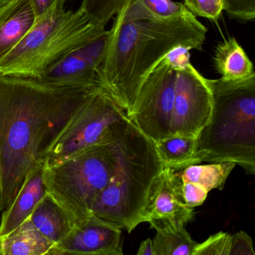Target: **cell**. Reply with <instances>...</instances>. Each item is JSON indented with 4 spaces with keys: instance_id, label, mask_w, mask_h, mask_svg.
<instances>
[{
    "instance_id": "d4e9b609",
    "label": "cell",
    "mask_w": 255,
    "mask_h": 255,
    "mask_svg": "<svg viewBox=\"0 0 255 255\" xmlns=\"http://www.w3.org/2000/svg\"><path fill=\"white\" fill-rule=\"evenodd\" d=\"M224 11L231 18L241 22L254 21L255 0H224Z\"/></svg>"
},
{
    "instance_id": "ac0fdd59",
    "label": "cell",
    "mask_w": 255,
    "mask_h": 255,
    "mask_svg": "<svg viewBox=\"0 0 255 255\" xmlns=\"http://www.w3.org/2000/svg\"><path fill=\"white\" fill-rule=\"evenodd\" d=\"M148 223L156 231L153 240L156 255H192L198 243L184 225L158 219L149 221Z\"/></svg>"
},
{
    "instance_id": "e0dca14e",
    "label": "cell",
    "mask_w": 255,
    "mask_h": 255,
    "mask_svg": "<svg viewBox=\"0 0 255 255\" xmlns=\"http://www.w3.org/2000/svg\"><path fill=\"white\" fill-rule=\"evenodd\" d=\"M54 245L28 219L9 234L0 237V255H49Z\"/></svg>"
},
{
    "instance_id": "52a82bcc",
    "label": "cell",
    "mask_w": 255,
    "mask_h": 255,
    "mask_svg": "<svg viewBox=\"0 0 255 255\" xmlns=\"http://www.w3.org/2000/svg\"><path fill=\"white\" fill-rule=\"evenodd\" d=\"M128 115L102 86L88 95L50 147L44 165H54L100 142Z\"/></svg>"
},
{
    "instance_id": "603a6c76",
    "label": "cell",
    "mask_w": 255,
    "mask_h": 255,
    "mask_svg": "<svg viewBox=\"0 0 255 255\" xmlns=\"http://www.w3.org/2000/svg\"><path fill=\"white\" fill-rule=\"evenodd\" d=\"M189 11L197 17L208 19L218 24L224 11V0H183Z\"/></svg>"
},
{
    "instance_id": "4fadbf2b",
    "label": "cell",
    "mask_w": 255,
    "mask_h": 255,
    "mask_svg": "<svg viewBox=\"0 0 255 255\" xmlns=\"http://www.w3.org/2000/svg\"><path fill=\"white\" fill-rule=\"evenodd\" d=\"M35 20L32 0H10L0 6V61L23 39Z\"/></svg>"
},
{
    "instance_id": "f1b7e54d",
    "label": "cell",
    "mask_w": 255,
    "mask_h": 255,
    "mask_svg": "<svg viewBox=\"0 0 255 255\" xmlns=\"http://www.w3.org/2000/svg\"><path fill=\"white\" fill-rule=\"evenodd\" d=\"M8 1H10V0H0V6H2V5H3L4 4L8 2Z\"/></svg>"
},
{
    "instance_id": "7a4b0ae2",
    "label": "cell",
    "mask_w": 255,
    "mask_h": 255,
    "mask_svg": "<svg viewBox=\"0 0 255 255\" xmlns=\"http://www.w3.org/2000/svg\"><path fill=\"white\" fill-rule=\"evenodd\" d=\"M207 31L190 11L165 21L125 20L119 13L97 71L98 84L128 117L141 86L162 59L178 47L202 50Z\"/></svg>"
},
{
    "instance_id": "44dd1931",
    "label": "cell",
    "mask_w": 255,
    "mask_h": 255,
    "mask_svg": "<svg viewBox=\"0 0 255 255\" xmlns=\"http://www.w3.org/2000/svg\"><path fill=\"white\" fill-rule=\"evenodd\" d=\"M154 143L165 168L177 170L198 164L195 158L196 136L172 135Z\"/></svg>"
},
{
    "instance_id": "9a60e30c",
    "label": "cell",
    "mask_w": 255,
    "mask_h": 255,
    "mask_svg": "<svg viewBox=\"0 0 255 255\" xmlns=\"http://www.w3.org/2000/svg\"><path fill=\"white\" fill-rule=\"evenodd\" d=\"M29 219L54 244L62 241L75 225L68 212L48 192L35 206Z\"/></svg>"
},
{
    "instance_id": "d6986e66",
    "label": "cell",
    "mask_w": 255,
    "mask_h": 255,
    "mask_svg": "<svg viewBox=\"0 0 255 255\" xmlns=\"http://www.w3.org/2000/svg\"><path fill=\"white\" fill-rule=\"evenodd\" d=\"M236 165L235 162H222L206 165L194 164L177 170L164 168L177 180L195 183L210 192L213 189H224L227 179Z\"/></svg>"
},
{
    "instance_id": "8fae6325",
    "label": "cell",
    "mask_w": 255,
    "mask_h": 255,
    "mask_svg": "<svg viewBox=\"0 0 255 255\" xmlns=\"http://www.w3.org/2000/svg\"><path fill=\"white\" fill-rule=\"evenodd\" d=\"M122 255V229L90 214L54 245L49 255Z\"/></svg>"
},
{
    "instance_id": "9c48e42d",
    "label": "cell",
    "mask_w": 255,
    "mask_h": 255,
    "mask_svg": "<svg viewBox=\"0 0 255 255\" xmlns=\"http://www.w3.org/2000/svg\"><path fill=\"white\" fill-rule=\"evenodd\" d=\"M176 69L168 54L143 83L128 119L156 142L171 135Z\"/></svg>"
},
{
    "instance_id": "83f0119b",
    "label": "cell",
    "mask_w": 255,
    "mask_h": 255,
    "mask_svg": "<svg viewBox=\"0 0 255 255\" xmlns=\"http://www.w3.org/2000/svg\"><path fill=\"white\" fill-rule=\"evenodd\" d=\"M137 255H156L153 246V240L150 238L147 239L141 242L138 248Z\"/></svg>"
},
{
    "instance_id": "8992f818",
    "label": "cell",
    "mask_w": 255,
    "mask_h": 255,
    "mask_svg": "<svg viewBox=\"0 0 255 255\" xmlns=\"http://www.w3.org/2000/svg\"><path fill=\"white\" fill-rule=\"evenodd\" d=\"M61 1L35 20L17 46L0 61V75L37 79L68 53L107 32L92 24L80 8Z\"/></svg>"
},
{
    "instance_id": "277c9868",
    "label": "cell",
    "mask_w": 255,
    "mask_h": 255,
    "mask_svg": "<svg viewBox=\"0 0 255 255\" xmlns=\"http://www.w3.org/2000/svg\"><path fill=\"white\" fill-rule=\"evenodd\" d=\"M164 165L154 141L127 121L119 163L90 214L130 234L139 224Z\"/></svg>"
},
{
    "instance_id": "2e32d148",
    "label": "cell",
    "mask_w": 255,
    "mask_h": 255,
    "mask_svg": "<svg viewBox=\"0 0 255 255\" xmlns=\"http://www.w3.org/2000/svg\"><path fill=\"white\" fill-rule=\"evenodd\" d=\"M213 62L215 69L224 81H242L255 76L253 64L247 53L233 37L218 44Z\"/></svg>"
},
{
    "instance_id": "ffe728a7",
    "label": "cell",
    "mask_w": 255,
    "mask_h": 255,
    "mask_svg": "<svg viewBox=\"0 0 255 255\" xmlns=\"http://www.w3.org/2000/svg\"><path fill=\"white\" fill-rule=\"evenodd\" d=\"M189 11L184 4L172 0H129L119 13L125 20L165 21L181 17Z\"/></svg>"
},
{
    "instance_id": "484cf974",
    "label": "cell",
    "mask_w": 255,
    "mask_h": 255,
    "mask_svg": "<svg viewBox=\"0 0 255 255\" xmlns=\"http://www.w3.org/2000/svg\"><path fill=\"white\" fill-rule=\"evenodd\" d=\"M229 255H255L253 242L246 231H240L232 235Z\"/></svg>"
},
{
    "instance_id": "6da1fadb",
    "label": "cell",
    "mask_w": 255,
    "mask_h": 255,
    "mask_svg": "<svg viewBox=\"0 0 255 255\" xmlns=\"http://www.w3.org/2000/svg\"><path fill=\"white\" fill-rule=\"evenodd\" d=\"M97 86L0 75V211L11 205L29 173L44 165L52 144Z\"/></svg>"
},
{
    "instance_id": "5bb4252c",
    "label": "cell",
    "mask_w": 255,
    "mask_h": 255,
    "mask_svg": "<svg viewBox=\"0 0 255 255\" xmlns=\"http://www.w3.org/2000/svg\"><path fill=\"white\" fill-rule=\"evenodd\" d=\"M194 216V209L182 204L171 190L165 179L163 169L152 189L143 215L142 223L158 219L185 226L193 219Z\"/></svg>"
},
{
    "instance_id": "3957f363",
    "label": "cell",
    "mask_w": 255,
    "mask_h": 255,
    "mask_svg": "<svg viewBox=\"0 0 255 255\" xmlns=\"http://www.w3.org/2000/svg\"><path fill=\"white\" fill-rule=\"evenodd\" d=\"M213 108L196 135L195 158L202 162H233L255 171V76L237 82L210 80Z\"/></svg>"
},
{
    "instance_id": "7402d4cb",
    "label": "cell",
    "mask_w": 255,
    "mask_h": 255,
    "mask_svg": "<svg viewBox=\"0 0 255 255\" xmlns=\"http://www.w3.org/2000/svg\"><path fill=\"white\" fill-rule=\"evenodd\" d=\"M129 0H83L80 9L89 21L102 29L122 11Z\"/></svg>"
},
{
    "instance_id": "7c38bea8",
    "label": "cell",
    "mask_w": 255,
    "mask_h": 255,
    "mask_svg": "<svg viewBox=\"0 0 255 255\" xmlns=\"http://www.w3.org/2000/svg\"><path fill=\"white\" fill-rule=\"evenodd\" d=\"M46 193L44 165H41L29 173L11 205L2 211L0 237L9 234L29 219L35 206Z\"/></svg>"
},
{
    "instance_id": "4316f807",
    "label": "cell",
    "mask_w": 255,
    "mask_h": 255,
    "mask_svg": "<svg viewBox=\"0 0 255 255\" xmlns=\"http://www.w3.org/2000/svg\"><path fill=\"white\" fill-rule=\"evenodd\" d=\"M61 1L66 2L67 0H32L35 14H36V18L44 15L50 8H53L55 5Z\"/></svg>"
},
{
    "instance_id": "cb8c5ba5",
    "label": "cell",
    "mask_w": 255,
    "mask_h": 255,
    "mask_svg": "<svg viewBox=\"0 0 255 255\" xmlns=\"http://www.w3.org/2000/svg\"><path fill=\"white\" fill-rule=\"evenodd\" d=\"M232 235L226 232L210 236L201 243H197L192 255H229Z\"/></svg>"
},
{
    "instance_id": "30bf717a",
    "label": "cell",
    "mask_w": 255,
    "mask_h": 255,
    "mask_svg": "<svg viewBox=\"0 0 255 255\" xmlns=\"http://www.w3.org/2000/svg\"><path fill=\"white\" fill-rule=\"evenodd\" d=\"M107 43L108 31L68 53L37 80L60 86H99L97 71L104 60Z\"/></svg>"
},
{
    "instance_id": "ba28073f",
    "label": "cell",
    "mask_w": 255,
    "mask_h": 255,
    "mask_svg": "<svg viewBox=\"0 0 255 255\" xmlns=\"http://www.w3.org/2000/svg\"><path fill=\"white\" fill-rule=\"evenodd\" d=\"M189 51L178 47L169 53L176 69L171 135L196 136L211 116L213 94L210 79L192 65Z\"/></svg>"
},
{
    "instance_id": "5b68a950",
    "label": "cell",
    "mask_w": 255,
    "mask_h": 255,
    "mask_svg": "<svg viewBox=\"0 0 255 255\" xmlns=\"http://www.w3.org/2000/svg\"><path fill=\"white\" fill-rule=\"evenodd\" d=\"M128 118L116 122L100 142L54 165H44L47 192L68 212L74 224L90 215L119 163Z\"/></svg>"
}]
</instances>
